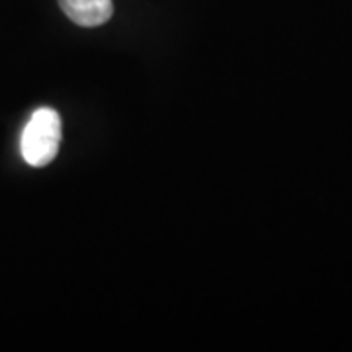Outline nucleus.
<instances>
[{
  "label": "nucleus",
  "mask_w": 352,
  "mask_h": 352,
  "mask_svg": "<svg viewBox=\"0 0 352 352\" xmlns=\"http://www.w3.org/2000/svg\"><path fill=\"white\" fill-rule=\"evenodd\" d=\"M61 143V118L51 108H39L32 113L28 126L22 131L20 151L28 164L45 166L50 164Z\"/></svg>",
  "instance_id": "1"
},
{
  "label": "nucleus",
  "mask_w": 352,
  "mask_h": 352,
  "mask_svg": "<svg viewBox=\"0 0 352 352\" xmlns=\"http://www.w3.org/2000/svg\"><path fill=\"white\" fill-rule=\"evenodd\" d=\"M67 18L82 28L106 24L113 14L112 0H59Z\"/></svg>",
  "instance_id": "2"
}]
</instances>
